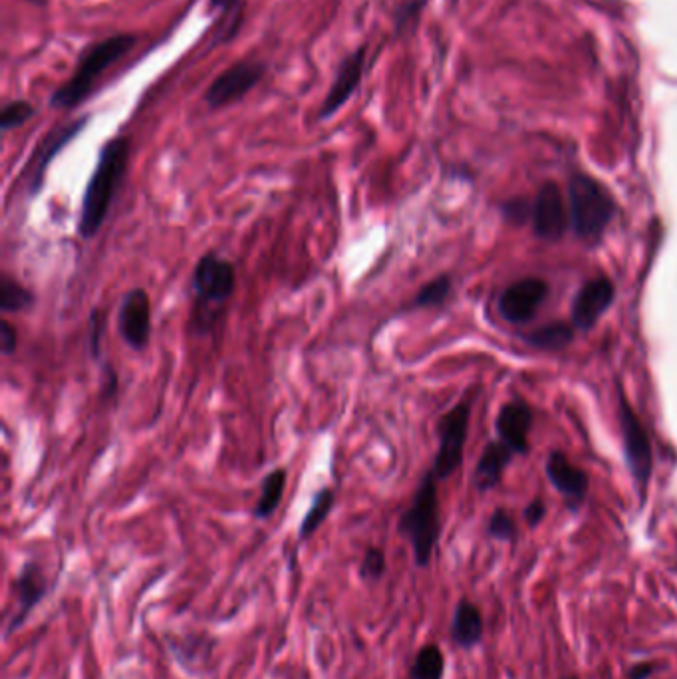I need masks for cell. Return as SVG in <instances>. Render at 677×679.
<instances>
[{"mask_svg":"<svg viewBox=\"0 0 677 679\" xmlns=\"http://www.w3.org/2000/svg\"><path fill=\"white\" fill-rule=\"evenodd\" d=\"M656 664L652 662H642V664H636L630 668L628 672V679H650L654 674H656Z\"/></svg>","mask_w":677,"mask_h":679,"instance_id":"34","label":"cell"},{"mask_svg":"<svg viewBox=\"0 0 677 679\" xmlns=\"http://www.w3.org/2000/svg\"><path fill=\"white\" fill-rule=\"evenodd\" d=\"M106 332V312L100 308H94L90 312V334H88V344H90V356L94 360H100L102 356V338Z\"/></svg>","mask_w":677,"mask_h":679,"instance_id":"29","label":"cell"},{"mask_svg":"<svg viewBox=\"0 0 677 679\" xmlns=\"http://www.w3.org/2000/svg\"><path fill=\"white\" fill-rule=\"evenodd\" d=\"M564 679H576L574 676H570V678H564Z\"/></svg>","mask_w":677,"mask_h":679,"instance_id":"37","label":"cell"},{"mask_svg":"<svg viewBox=\"0 0 677 679\" xmlns=\"http://www.w3.org/2000/svg\"><path fill=\"white\" fill-rule=\"evenodd\" d=\"M130 155L132 139L128 136L112 137L102 145L80 205L78 235L84 241H92L100 235L128 173Z\"/></svg>","mask_w":677,"mask_h":679,"instance_id":"1","label":"cell"},{"mask_svg":"<svg viewBox=\"0 0 677 679\" xmlns=\"http://www.w3.org/2000/svg\"><path fill=\"white\" fill-rule=\"evenodd\" d=\"M34 114H36V108L26 100L8 102L2 108V114H0V128H2L4 134L10 132V130H16V128L24 126L28 120H32Z\"/></svg>","mask_w":677,"mask_h":679,"instance_id":"27","label":"cell"},{"mask_svg":"<svg viewBox=\"0 0 677 679\" xmlns=\"http://www.w3.org/2000/svg\"><path fill=\"white\" fill-rule=\"evenodd\" d=\"M398 533L411 544L415 564L419 568L429 566L441 537L437 477L433 475V471H427L423 475L411 505L400 517Z\"/></svg>","mask_w":677,"mask_h":679,"instance_id":"4","label":"cell"},{"mask_svg":"<svg viewBox=\"0 0 677 679\" xmlns=\"http://www.w3.org/2000/svg\"><path fill=\"white\" fill-rule=\"evenodd\" d=\"M533 229L535 235L544 241H560L566 233L570 213L566 209L562 191L556 183L548 181L541 187L533 201Z\"/></svg>","mask_w":677,"mask_h":679,"instance_id":"13","label":"cell"},{"mask_svg":"<svg viewBox=\"0 0 677 679\" xmlns=\"http://www.w3.org/2000/svg\"><path fill=\"white\" fill-rule=\"evenodd\" d=\"M334 501H336L334 491L328 489V487L320 489V491L314 495L312 505H310L308 513L304 515L302 525H300V531H298L300 541H308V539L322 527V523L328 519L330 511H332V507H334Z\"/></svg>","mask_w":677,"mask_h":679,"instance_id":"21","label":"cell"},{"mask_svg":"<svg viewBox=\"0 0 677 679\" xmlns=\"http://www.w3.org/2000/svg\"><path fill=\"white\" fill-rule=\"evenodd\" d=\"M14 592H16V612L10 618L6 636L14 634L26 622V618L38 606V602L46 596L48 580H46L44 570L32 560L24 562V566L20 568L14 580Z\"/></svg>","mask_w":677,"mask_h":679,"instance_id":"15","label":"cell"},{"mask_svg":"<svg viewBox=\"0 0 677 679\" xmlns=\"http://www.w3.org/2000/svg\"><path fill=\"white\" fill-rule=\"evenodd\" d=\"M620 425H622V439H624V451H626V463L630 469V475L636 483V489L646 499L648 483L654 471V453L650 437L636 415L632 406L622 398L620 400Z\"/></svg>","mask_w":677,"mask_h":679,"instance_id":"8","label":"cell"},{"mask_svg":"<svg viewBox=\"0 0 677 679\" xmlns=\"http://www.w3.org/2000/svg\"><path fill=\"white\" fill-rule=\"evenodd\" d=\"M24 2L34 4V6H46V4H48V0H24Z\"/></svg>","mask_w":677,"mask_h":679,"instance_id":"36","label":"cell"},{"mask_svg":"<svg viewBox=\"0 0 677 679\" xmlns=\"http://www.w3.org/2000/svg\"><path fill=\"white\" fill-rule=\"evenodd\" d=\"M546 296H548L546 280L537 276L521 278L507 286L505 292L501 294L499 312L511 324H527L537 316Z\"/></svg>","mask_w":677,"mask_h":679,"instance_id":"12","label":"cell"},{"mask_svg":"<svg viewBox=\"0 0 677 679\" xmlns=\"http://www.w3.org/2000/svg\"><path fill=\"white\" fill-rule=\"evenodd\" d=\"M544 515H546V507H544L542 501H533V503L527 507V511H525V519H527V523H529L531 527H537L542 519H544Z\"/></svg>","mask_w":677,"mask_h":679,"instance_id":"33","label":"cell"},{"mask_svg":"<svg viewBox=\"0 0 677 679\" xmlns=\"http://www.w3.org/2000/svg\"><path fill=\"white\" fill-rule=\"evenodd\" d=\"M118 330L128 348L141 352L151 338V298L145 288H132L118 310Z\"/></svg>","mask_w":677,"mask_h":679,"instance_id":"11","label":"cell"},{"mask_svg":"<svg viewBox=\"0 0 677 679\" xmlns=\"http://www.w3.org/2000/svg\"><path fill=\"white\" fill-rule=\"evenodd\" d=\"M614 284L606 276L588 280L574 296L572 324L576 330H592L614 302Z\"/></svg>","mask_w":677,"mask_h":679,"instance_id":"14","label":"cell"},{"mask_svg":"<svg viewBox=\"0 0 677 679\" xmlns=\"http://www.w3.org/2000/svg\"><path fill=\"white\" fill-rule=\"evenodd\" d=\"M445 674V658L443 652L439 650V646L435 644H427L423 646L409 670V678L411 679H443Z\"/></svg>","mask_w":677,"mask_h":679,"instance_id":"23","label":"cell"},{"mask_svg":"<svg viewBox=\"0 0 677 679\" xmlns=\"http://www.w3.org/2000/svg\"><path fill=\"white\" fill-rule=\"evenodd\" d=\"M483 632H485V626H483V616L479 608L469 600H461L455 606L453 622H451L453 642L463 650H471L483 640Z\"/></svg>","mask_w":677,"mask_h":679,"instance_id":"19","label":"cell"},{"mask_svg":"<svg viewBox=\"0 0 677 679\" xmlns=\"http://www.w3.org/2000/svg\"><path fill=\"white\" fill-rule=\"evenodd\" d=\"M610 191L590 175L576 173L568 181V213L574 233L588 245H598L614 217Z\"/></svg>","mask_w":677,"mask_h":679,"instance_id":"5","label":"cell"},{"mask_svg":"<svg viewBox=\"0 0 677 679\" xmlns=\"http://www.w3.org/2000/svg\"><path fill=\"white\" fill-rule=\"evenodd\" d=\"M366 56H368V46L362 44L354 52L346 54L342 62L336 68L332 86L318 110V120H328L334 114L340 112V108L356 94V90L362 84L364 68H366Z\"/></svg>","mask_w":677,"mask_h":679,"instance_id":"10","label":"cell"},{"mask_svg":"<svg viewBox=\"0 0 677 679\" xmlns=\"http://www.w3.org/2000/svg\"><path fill=\"white\" fill-rule=\"evenodd\" d=\"M36 298L32 290H28L24 284L10 276H2L0 282V310L4 314H18L26 312L34 306Z\"/></svg>","mask_w":677,"mask_h":679,"instance_id":"22","label":"cell"},{"mask_svg":"<svg viewBox=\"0 0 677 679\" xmlns=\"http://www.w3.org/2000/svg\"><path fill=\"white\" fill-rule=\"evenodd\" d=\"M572 334L574 332L568 324L552 322V324H546L539 330H535L533 334H529V342L535 348H541V350H560V348L570 344Z\"/></svg>","mask_w":677,"mask_h":679,"instance_id":"26","label":"cell"},{"mask_svg":"<svg viewBox=\"0 0 677 679\" xmlns=\"http://www.w3.org/2000/svg\"><path fill=\"white\" fill-rule=\"evenodd\" d=\"M137 44L136 34H114L90 44L78 58V66L72 78L54 90L50 108L74 110L84 104L96 88V82Z\"/></svg>","mask_w":677,"mask_h":679,"instance_id":"3","label":"cell"},{"mask_svg":"<svg viewBox=\"0 0 677 679\" xmlns=\"http://www.w3.org/2000/svg\"><path fill=\"white\" fill-rule=\"evenodd\" d=\"M209 8L223 12V22L219 26L215 44L233 40L239 34L243 22V0H209Z\"/></svg>","mask_w":677,"mask_h":679,"instance_id":"24","label":"cell"},{"mask_svg":"<svg viewBox=\"0 0 677 679\" xmlns=\"http://www.w3.org/2000/svg\"><path fill=\"white\" fill-rule=\"evenodd\" d=\"M267 66L255 60H243L221 72L205 92L211 110H219L243 100L265 76Z\"/></svg>","mask_w":677,"mask_h":679,"instance_id":"9","label":"cell"},{"mask_svg":"<svg viewBox=\"0 0 677 679\" xmlns=\"http://www.w3.org/2000/svg\"><path fill=\"white\" fill-rule=\"evenodd\" d=\"M469 417H471V398H465L455 408L441 415L437 423L439 449H437V455L431 467L437 481L449 479L461 467L463 451L467 443V431H469Z\"/></svg>","mask_w":677,"mask_h":679,"instance_id":"6","label":"cell"},{"mask_svg":"<svg viewBox=\"0 0 677 679\" xmlns=\"http://www.w3.org/2000/svg\"><path fill=\"white\" fill-rule=\"evenodd\" d=\"M533 427V409L523 402H509L499 411L497 417V433L499 441H503L515 455H527L529 451V433Z\"/></svg>","mask_w":677,"mask_h":679,"instance_id":"17","label":"cell"},{"mask_svg":"<svg viewBox=\"0 0 677 679\" xmlns=\"http://www.w3.org/2000/svg\"><path fill=\"white\" fill-rule=\"evenodd\" d=\"M489 535L499 541H513L517 535V525L513 517L505 511H497L489 521Z\"/></svg>","mask_w":677,"mask_h":679,"instance_id":"30","label":"cell"},{"mask_svg":"<svg viewBox=\"0 0 677 679\" xmlns=\"http://www.w3.org/2000/svg\"><path fill=\"white\" fill-rule=\"evenodd\" d=\"M525 207H527V203H525L523 199H515V201H511V203L505 207V213H507L509 217H513L515 221H519V223H521V221H523L527 215H531V213H533V207H531L529 211H527Z\"/></svg>","mask_w":677,"mask_h":679,"instance_id":"32","label":"cell"},{"mask_svg":"<svg viewBox=\"0 0 677 679\" xmlns=\"http://www.w3.org/2000/svg\"><path fill=\"white\" fill-rule=\"evenodd\" d=\"M546 475L552 487L564 497L568 509L576 511L588 493V475L576 467L562 451H552L546 461Z\"/></svg>","mask_w":677,"mask_h":679,"instance_id":"16","label":"cell"},{"mask_svg":"<svg viewBox=\"0 0 677 679\" xmlns=\"http://www.w3.org/2000/svg\"><path fill=\"white\" fill-rule=\"evenodd\" d=\"M104 376H106L104 390H106V394H108V396H114V394H116V390H118V374H116V370H114L112 366H106V372H104Z\"/></svg>","mask_w":677,"mask_h":679,"instance_id":"35","label":"cell"},{"mask_svg":"<svg viewBox=\"0 0 677 679\" xmlns=\"http://www.w3.org/2000/svg\"><path fill=\"white\" fill-rule=\"evenodd\" d=\"M284 487H286V471L284 469H274L263 479L261 497H259L255 511H253L255 519H259V521L271 519L278 509L280 501H282Z\"/></svg>","mask_w":677,"mask_h":679,"instance_id":"20","label":"cell"},{"mask_svg":"<svg viewBox=\"0 0 677 679\" xmlns=\"http://www.w3.org/2000/svg\"><path fill=\"white\" fill-rule=\"evenodd\" d=\"M451 290H453V280L447 274H441L429 280L427 284H423L407 308L411 310L413 308H439L445 304Z\"/></svg>","mask_w":677,"mask_h":679,"instance_id":"25","label":"cell"},{"mask_svg":"<svg viewBox=\"0 0 677 679\" xmlns=\"http://www.w3.org/2000/svg\"><path fill=\"white\" fill-rule=\"evenodd\" d=\"M513 457H515V453L503 441L489 443L483 449V453L477 461V467H475V475H473L475 487L479 491H489V489L497 487Z\"/></svg>","mask_w":677,"mask_h":679,"instance_id":"18","label":"cell"},{"mask_svg":"<svg viewBox=\"0 0 677 679\" xmlns=\"http://www.w3.org/2000/svg\"><path fill=\"white\" fill-rule=\"evenodd\" d=\"M360 574L364 580L368 582H376L386 574V552L378 546H372L366 550L362 566H360Z\"/></svg>","mask_w":677,"mask_h":679,"instance_id":"28","label":"cell"},{"mask_svg":"<svg viewBox=\"0 0 677 679\" xmlns=\"http://www.w3.org/2000/svg\"><path fill=\"white\" fill-rule=\"evenodd\" d=\"M18 348V332L8 320H0V350L4 356H12Z\"/></svg>","mask_w":677,"mask_h":679,"instance_id":"31","label":"cell"},{"mask_svg":"<svg viewBox=\"0 0 677 679\" xmlns=\"http://www.w3.org/2000/svg\"><path fill=\"white\" fill-rule=\"evenodd\" d=\"M193 308L189 316V328L193 336H209L237 290V271L231 261L223 255L209 251L205 253L191 276Z\"/></svg>","mask_w":677,"mask_h":679,"instance_id":"2","label":"cell"},{"mask_svg":"<svg viewBox=\"0 0 677 679\" xmlns=\"http://www.w3.org/2000/svg\"><path fill=\"white\" fill-rule=\"evenodd\" d=\"M90 116H82L74 122L68 124H58L54 126L46 136L42 137L36 147L30 153V159L22 171V181L26 183V193L30 199H34L46 183V171L50 167V163L60 155V151H64L66 145H70L76 137L84 132V128L88 126Z\"/></svg>","mask_w":677,"mask_h":679,"instance_id":"7","label":"cell"}]
</instances>
